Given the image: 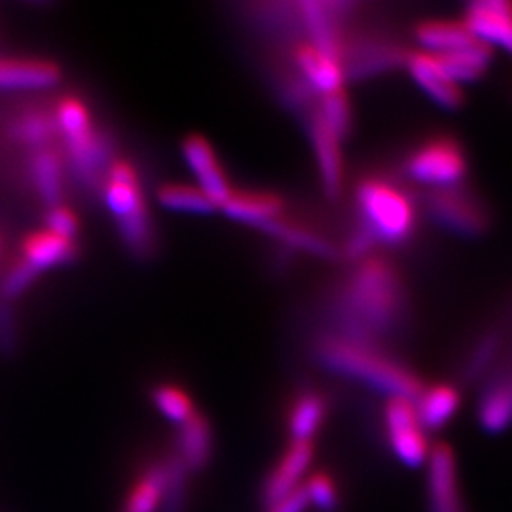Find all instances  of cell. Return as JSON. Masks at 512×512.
I'll use <instances>...</instances> for the list:
<instances>
[{"label": "cell", "mask_w": 512, "mask_h": 512, "mask_svg": "<svg viewBox=\"0 0 512 512\" xmlns=\"http://www.w3.org/2000/svg\"><path fill=\"white\" fill-rule=\"evenodd\" d=\"M334 312L335 334L382 345L405 315V289L392 262L378 256L360 259L340 287Z\"/></svg>", "instance_id": "6da1fadb"}, {"label": "cell", "mask_w": 512, "mask_h": 512, "mask_svg": "<svg viewBox=\"0 0 512 512\" xmlns=\"http://www.w3.org/2000/svg\"><path fill=\"white\" fill-rule=\"evenodd\" d=\"M315 357L330 372L363 383L387 398L415 401L425 388L423 380L405 362L378 343L330 332L315 343Z\"/></svg>", "instance_id": "7a4b0ae2"}, {"label": "cell", "mask_w": 512, "mask_h": 512, "mask_svg": "<svg viewBox=\"0 0 512 512\" xmlns=\"http://www.w3.org/2000/svg\"><path fill=\"white\" fill-rule=\"evenodd\" d=\"M360 226L373 242L400 244L416 226V208L405 188L380 174L360 179L355 189Z\"/></svg>", "instance_id": "3957f363"}, {"label": "cell", "mask_w": 512, "mask_h": 512, "mask_svg": "<svg viewBox=\"0 0 512 512\" xmlns=\"http://www.w3.org/2000/svg\"><path fill=\"white\" fill-rule=\"evenodd\" d=\"M103 196L121 237L133 254L146 256L153 246L150 216L133 166L116 161L108 168Z\"/></svg>", "instance_id": "277c9868"}, {"label": "cell", "mask_w": 512, "mask_h": 512, "mask_svg": "<svg viewBox=\"0 0 512 512\" xmlns=\"http://www.w3.org/2000/svg\"><path fill=\"white\" fill-rule=\"evenodd\" d=\"M55 123L75 170L83 179L93 181L107 161V146L95 131L88 108L78 98H63L55 112Z\"/></svg>", "instance_id": "5b68a950"}, {"label": "cell", "mask_w": 512, "mask_h": 512, "mask_svg": "<svg viewBox=\"0 0 512 512\" xmlns=\"http://www.w3.org/2000/svg\"><path fill=\"white\" fill-rule=\"evenodd\" d=\"M468 171L463 148L451 136H433L406 158V174L416 183L435 189L459 186Z\"/></svg>", "instance_id": "8992f818"}, {"label": "cell", "mask_w": 512, "mask_h": 512, "mask_svg": "<svg viewBox=\"0 0 512 512\" xmlns=\"http://www.w3.org/2000/svg\"><path fill=\"white\" fill-rule=\"evenodd\" d=\"M383 430L390 450L401 464L408 468L426 464L431 446L416 411L415 401L388 398L383 406Z\"/></svg>", "instance_id": "52a82bcc"}, {"label": "cell", "mask_w": 512, "mask_h": 512, "mask_svg": "<svg viewBox=\"0 0 512 512\" xmlns=\"http://www.w3.org/2000/svg\"><path fill=\"white\" fill-rule=\"evenodd\" d=\"M426 206L436 223L461 236H478L488 228V213L483 203L461 186L435 189Z\"/></svg>", "instance_id": "ba28073f"}, {"label": "cell", "mask_w": 512, "mask_h": 512, "mask_svg": "<svg viewBox=\"0 0 512 512\" xmlns=\"http://www.w3.org/2000/svg\"><path fill=\"white\" fill-rule=\"evenodd\" d=\"M426 506L428 512H468L458 478V461L448 443L431 446L426 461Z\"/></svg>", "instance_id": "9c48e42d"}, {"label": "cell", "mask_w": 512, "mask_h": 512, "mask_svg": "<svg viewBox=\"0 0 512 512\" xmlns=\"http://www.w3.org/2000/svg\"><path fill=\"white\" fill-rule=\"evenodd\" d=\"M314 441H290L262 483V503L272 509L299 491L314 459Z\"/></svg>", "instance_id": "30bf717a"}, {"label": "cell", "mask_w": 512, "mask_h": 512, "mask_svg": "<svg viewBox=\"0 0 512 512\" xmlns=\"http://www.w3.org/2000/svg\"><path fill=\"white\" fill-rule=\"evenodd\" d=\"M183 155L198 179L199 188L208 194L219 209L223 208V204L231 198L232 188L211 143L201 135L188 136L183 143Z\"/></svg>", "instance_id": "8fae6325"}, {"label": "cell", "mask_w": 512, "mask_h": 512, "mask_svg": "<svg viewBox=\"0 0 512 512\" xmlns=\"http://www.w3.org/2000/svg\"><path fill=\"white\" fill-rule=\"evenodd\" d=\"M463 22L474 39L489 47L499 45L512 54V2L509 0L473 2Z\"/></svg>", "instance_id": "7c38bea8"}, {"label": "cell", "mask_w": 512, "mask_h": 512, "mask_svg": "<svg viewBox=\"0 0 512 512\" xmlns=\"http://www.w3.org/2000/svg\"><path fill=\"white\" fill-rule=\"evenodd\" d=\"M406 67L421 90L430 95L440 107L455 110L463 105V92L458 83L446 73L435 54L415 52L406 55Z\"/></svg>", "instance_id": "4fadbf2b"}, {"label": "cell", "mask_w": 512, "mask_h": 512, "mask_svg": "<svg viewBox=\"0 0 512 512\" xmlns=\"http://www.w3.org/2000/svg\"><path fill=\"white\" fill-rule=\"evenodd\" d=\"M309 131L325 193L335 199L342 191L343 184V140L325 125L315 110L309 113Z\"/></svg>", "instance_id": "5bb4252c"}, {"label": "cell", "mask_w": 512, "mask_h": 512, "mask_svg": "<svg viewBox=\"0 0 512 512\" xmlns=\"http://www.w3.org/2000/svg\"><path fill=\"white\" fill-rule=\"evenodd\" d=\"M329 418V398L317 388H302L289 401L285 426L290 441H312Z\"/></svg>", "instance_id": "9a60e30c"}, {"label": "cell", "mask_w": 512, "mask_h": 512, "mask_svg": "<svg viewBox=\"0 0 512 512\" xmlns=\"http://www.w3.org/2000/svg\"><path fill=\"white\" fill-rule=\"evenodd\" d=\"M221 209L237 223L262 229L284 216L285 203L281 196L267 191H232Z\"/></svg>", "instance_id": "2e32d148"}, {"label": "cell", "mask_w": 512, "mask_h": 512, "mask_svg": "<svg viewBox=\"0 0 512 512\" xmlns=\"http://www.w3.org/2000/svg\"><path fill=\"white\" fill-rule=\"evenodd\" d=\"M476 418L481 428L491 435L512 425V372L501 373L484 387Z\"/></svg>", "instance_id": "e0dca14e"}, {"label": "cell", "mask_w": 512, "mask_h": 512, "mask_svg": "<svg viewBox=\"0 0 512 512\" xmlns=\"http://www.w3.org/2000/svg\"><path fill=\"white\" fill-rule=\"evenodd\" d=\"M60 78L57 65L35 58H0V90L52 87Z\"/></svg>", "instance_id": "ac0fdd59"}, {"label": "cell", "mask_w": 512, "mask_h": 512, "mask_svg": "<svg viewBox=\"0 0 512 512\" xmlns=\"http://www.w3.org/2000/svg\"><path fill=\"white\" fill-rule=\"evenodd\" d=\"M77 256V242L54 232H34L22 244L20 259L35 271L42 272L50 267L63 266Z\"/></svg>", "instance_id": "d6986e66"}, {"label": "cell", "mask_w": 512, "mask_h": 512, "mask_svg": "<svg viewBox=\"0 0 512 512\" xmlns=\"http://www.w3.org/2000/svg\"><path fill=\"white\" fill-rule=\"evenodd\" d=\"M461 397L459 390L448 383L423 388L416 398V411L426 431L440 430L456 415Z\"/></svg>", "instance_id": "ffe728a7"}, {"label": "cell", "mask_w": 512, "mask_h": 512, "mask_svg": "<svg viewBox=\"0 0 512 512\" xmlns=\"http://www.w3.org/2000/svg\"><path fill=\"white\" fill-rule=\"evenodd\" d=\"M178 458L188 471H199L213 453V433L203 416L193 415L179 428Z\"/></svg>", "instance_id": "44dd1931"}, {"label": "cell", "mask_w": 512, "mask_h": 512, "mask_svg": "<svg viewBox=\"0 0 512 512\" xmlns=\"http://www.w3.org/2000/svg\"><path fill=\"white\" fill-rule=\"evenodd\" d=\"M415 35L418 42L435 55L455 52L478 42L464 22L455 20H426L416 27Z\"/></svg>", "instance_id": "7402d4cb"}, {"label": "cell", "mask_w": 512, "mask_h": 512, "mask_svg": "<svg viewBox=\"0 0 512 512\" xmlns=\"http://www.w3.org/2000/svg\"><path fill=\"white\" fill-rule=\"evenodd\" d=\"M262 231L285 242L287 246L297 247L300 251L310 252L314 256L332 257L335 254L334 244L329 239H325L314 229L307 228L304 224L292 221L285 216L267 224Z\"/></svg>", "instance_id": "603a6c76"}, {"label": "cell", "mask_w": 512, "mask_h": 512, "mask_svg": "<svg viewBox=\"0 0 512 512\" xmlns=\"http://www.w3.org/2000/svg\"><path fill=\"white\" fill-rule=\"evenodd\" d=\"M446 73L450 75L456 83L473 82L483 77L484 72L488 70L489 60H491V47L483 42H474L469 47L448 52V54L436 55Z\"/></svg>", "instance_id": "cb8c5ba5"}, {"label": "cell", "mask_w": 512, "mask_h": 512, "mask_svg": "<svg viewBox=\"0 0 512 512\" xmlns=\"http://www.w3.org/2000/svg\"><path fill=\"white\" fill-rule=\"evenodd\" d=\"M32 174H34L35 186L42 201L49 208L60 204L63 191V165L57 153L50 150L49 146L35 151Z\"/></svg>", "instance_id": "d4e9b609"}, {"label": "cell", "mask_w": 512, "mask_h": 512, "mask_svg": "<svg viewBox=\"0 0 512 512\" xmlns=\"http://www.w3.org/2000/svg\"><path fill=\"white\" fill-rule=\"evenodd\" d=\"M158 201L163 208L178 213L213 214L219 209L203 189L189 184H163L158 189Z\"/></svg>", "instance_id": "484cf974"}, {"label": "cell", "mask_w": 512, "mask_h": 512, "mask_svg": "<svg viewBox=\"0 0 512 512\" xmlns=\"http://www.w3.org/2000/svg\"><path fill=\"white\" fill-rule=\"evenodd\" d=\"M165 489V464L151 466L131 491L123 512H160Z\"/></svg>", "instance_id": "4316f807"}, {"label": "cell", "mask_w": 512, "mask_h": 512, "mask_svg": "<svg viewBox=\"0 0 512 512\" xmlns=\"http://www.w3.org/2000/svg\"><path fill=\"white\" fill-rule=\"evenodd\" d=\"M307 506H312L317 512H337L342 504L339 484L332 478L329 471H317L310 474L304 486Z\"/></svg>", "instance_id": "83f0119b"}, {"label": "cell", "mask_w": 512, "mask_h": 512, "mask_svg": "<svg viewBox=\"0 0 512 512\" xmlns=\"http://www.w3.org/2000/svg\"><path fill=\"white\" fill-rule=\"evenodd\" d=\"M186 474L188 469L174 456L170 463L165 464V489L161 499L160 512H184L186 506Z\"/></svg>", "instance_id": "f1b7e54d"}, {"label": "cell", "mask_w": 512, "mask_h": 512, "mask_svg": "<svg viewBox=\"0 0 512 512\" xmlns=\"http://www.w3.org/2000/svg\"><path fill=\"white\" fill-rule=\"evenodd\" d=\"M57 130V123L44 113L32 112L15 121L14 135L25 145L44 148Z\"/></svg>", "instance_id": "f546056e"}, {"label": "cell", "mask_w": 512, "mask_h": 512, "mask_svg": "<svg viewBox=\"0 0 512 512\" xmlns=\"http://www.w3.org/2000/svg\"><path fill=\"white\" fill-rule=\"evenodd\" d=\"M153 401L156 408L166 420L173 421L176 425H184L194 415L193 405L189 398L181 390L174 387L156 388L153 393Z\"/></svg>", "instance_id": "4dcf8cb0"}, {"label": "cell", "mask_w": 512, "mask_h": 512, "mask_svg": "<svg viewBox=\"0 0 512 512\" xmlns=\"http://www.w3.org/2000/svg\"><path fill=\"white\" fill-rule=\"evenodd\" d=\"M37 277H39V272L32 269L29 264H25L19 257L12 264V267H9V271L5 272L4 279L0 282L2 299L5 302L17 299L19 295L24 294L25 290L29 289L30 285L34 284Z\"/></svg>", "instance_id": "1f68e13d"}, {"label": "cell", "mask_w": 512, "mask_h": 512, "mask_svg": "<svg viewBox=\"0 0 512 512\" xmlns=\"http://www.w3.org/2000/svg\"><path fill=\"white\" fill-rule=\"evenodd\" d=\"M47 229L54 232L57 236L67 237V239H77L78 234V218L72 209L57 204L54 208L49 209L47 214Z\"/></svg>", "instance_id": "d6a6232c"}, {"label": "cell", "mask_w": 512, "mask_h": 512, "mask_svg": "<svg viewBox=\"0 0 512 512\" xmlns=\"http://www.w3.org/2000/svg\"><path fill=\"white\" fill-rule=\"evenodd\" d=\"M17 348V327L14 312L7 302L0 304V355L10 357Z\"/></svg>", "instance_id": "836d02e7"}, {"label": "cell", "mask_w": 512, "mask_h": 512, "mask_svg": "<svg viewBox=\"0 0 512 512\" xmlns=\"http://www.w3.org/2000/svg\"><path fill=\"white\" fill-rule=\"evenodd\" d=\"M307 508L309 506H307L304 489L300 488L292 496L284 499L281 504H277L274 508L269 509V512H304Z\"/></svg>", "instance_id": "e575fe53"}, {"label": "cell", "mask_w": 512, "mask_h": 512, "mask_svg": "<svg viewBox=\"0 0 512 512\" xmlns=\"http://www.w3.org/2000/svg\"><path fill=\"white\" fill-rule=\"evenodd\" d=\"M2 254H4V237H2V232H0V261H2Z\"/></svg>", "instance_id": "d590c367"}]
</instances>
